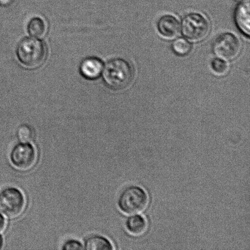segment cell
Here are the masks:
<instances>
[{"instance_id": "7", "label": "cell", "mask_w": 250, "mask_h": 250, "mask_svg": "<svg viewBox=\"0 0 250 250\" xmlns=\"http://www.w3.org/2000/svg\"><path fill=\"white\" fill-rule=\"evenodd\" d=\"M10 159L12 164L17 168L22 170L30 168L35 163V149L28 142H21L12 149Z\"/></svg>"}, {"instance_id": "13", "label": "cell", "mask_w": 250, "mask_h": 250, "mask_svg": "<svg viewBox=\"0 0 250 250\" xmlns=\"http://www.w3.org/2000/svg\"><path fill=\"white\" fill-rule=\"evenodd\" d=\"M47 26L45 21L41 17H34L29 21L28 24V32L34 38H42L45 36Z\"/></svg>"}, {"instance_id": "14", "label": "cell", "mask_w": 250, "mask_h": 250, "mask_svg": "<svg viewBox=\"0 0 250 250\" xmlns=\"http://www.w3.org/2000/svg\"><path fill=\"white\" fill-rule=\"evenodd\" d=\"M173 52L180 56H185L188 55L192 51V45L189 41L184 38H178L173 41L172 43Z\"/></svg>"}, {"instance_id": "6", "label": "cell", "mask_w": 250, "mask_h": 250, "mask_svg": "<svg viewBox=\"0 0 250 250\" xmlns=\"http://www.w3.org/2000/svg\"><path fill=\"white\" fill-rule=\"evenodd\" d=\"M24 197L18 188H7L0 193V211L7 217L21 214L24 208Z\"/></svg>"}, {"instance_id": "4", "label": "cell", "mask_w": 250, "mask_h": 250, "mask_svg": "<svg viewBox=\"0 0 250 250\" xmlns=\"http://www.w3.org/2000/svg\"><path fill=\"white\" fill-rule=\"evenodd\" d=\"M210 23L203 15L190 13L183 19L182 32L186 38L192 42H200L207 38L210 32Z\"/></svg>"}, {"instance_id": "3", "label": "cell", "mask_w": 250, "mask_h": 250, "mask_svg": "<svg viewBox=\"0 0 250 250\" xmlns=\"http://www.w3.org/2000/svg\"><path fill=\"white\" fill-rule=\"evenodd\" d=\"M148 202V193L144 188L131 185L122 191L119 197L118 207L125 214H134L146 209Z\"/></svg>"}, {"instance_id": "5", "label": "cell", "mask_w": 250, "mask_h": 250, "mask_svg": "<svg viewBox=\"0 0 250 250\" xmlns=\"http://www.w3.org/2000/svg\"><path fill=\"white\" fill-rule=\"evenodd\" d=\"M242 43L233 34H222L213 43V51L218 58L225 61H231L236 59L241 53Z\"/></svg>"}, {"instance_id": "8", "label": "cell", "mask_w": 250, "mask_h": 250, "mask_svg": "<svg viewBox=\"0 0 250 250\" xmlns=\"http://www.w3.org/2000/svg\"><path fill=\"white\" fill-rule=\"evenodd\" d=\"M158 29L159 33L164 38L172 39L180 33L181 25L175 16L169 14L164 15L158 21Z\"/></svg>"}, {"instance_id": "1", "label": "cell", "mask_w": 250, "mask_h": 250, "mask_svg": "<svg viewBox=\"0 0 250 250\" xmlns=\"http://www.w3.org/2000/svg\"><path fill=\"white\" fill-rule=\"evenodd\" d=\"M102 73L105 84L114 90L125 89L131 84L134 78L132 65L121 58L109 61L105 65Z\"/></svg>"}, {"instance_id": "15", "label": "cell", "mask_w": 250, "mask_h": 250, "mask_svg": "<svg viewBox=\"0 0 250 250\" xmlns=\"http://www.w3.org/2000/svg\"><path fill=\"white\" fill-rule=\"evenodd\" d=\"M210 66L213 72L219 76L227 75L229 70V65L227 61L218 58L211 61Z\"/></svg>"}, {"instance_id": "11", "label": "cell", "mask_w": 250, "mask_h": 250, "mask_svg": "<svg viewBox=\"0 0 250 250\" xmlns=\"http://www.w3.org/2000/svg\"><path fill=\"white\" fill-rule=\"evenodd\" d=\"M125 227L132 236H139L146 232L148 229V222L144 215H132L126 219Z\"/></svg>"}, {"instance_id": "10", "label": "cell", "mask_w": 250, "mask_h": 250, "mask_svg": "<svg viewBox=\"0 0 250 250\" xmlns=\"http://www.w3.org/2000/svg\"><path fill=\"white\" fill-rule=\"evenodd\" d=\"M104 65L102 61L95 57L85 59L80 65V73L85 79L94 80L97 79L102 74Z\"/></svg>"}, {"instance_id": "18", "label": "cell", "mask_w": 250, "mask_h": 250, "mask_svg": "<svg viewBox=\"0 0 250 250\" xmlns=\"http://www.w3.org/2000/svg\"><path fill=\"white\" fill-rule=\"evenodd\" d=\"M14 0H0V6L7 7L11 6Z\"/></svg>"}, {"instance_id": "17", "label": "cell", "mask_w": 250, "mask_h": 250, "mask_svg": "<svg viewBox=\"0 0 250 250\" xmlns=\"http://www.w3.org/2000/svg\"><path fill=\"white\" fill-rule=\"evenodd\" d=\"M62 249L63 250H83L84 249V247L77 240L70 239L63 244Z\"/></svg>"}, {"instance_id": "2", "label": "cell", "mask_w": 250, "mask_h": 250, "mask_svg": "<svg viewBox=\"0 0 250 250\" xmlns=\"http://www.w3.org/2000/svg\"><path fill=\"white\" fill-rule=\"evenodd\" d=\"M47 55L45 43L34 38H25L19 43L17 56L20 62L25 67L35 68L45 62Z\"/></svg>"}, {"instance_id": "12", "label": "cell", "mask_w": 250, "mask_h": 250, "mask_svg": "<svg viewBox=\"0 0 250 250\" xmlns=\"http://www.w3.org/2000/svg\"><path fill=\"white\" fill-rule=\"evenodd\" d=\"M84 249L87 250H112L114 247L109 239L102 236H92L85 240Z\"/></svg>"}, {"instance_id": "19", "label": "cell", "mask_w": 250, "mask_h": 250, "mask_svg": "<svg viewBox=\"0 0 250 250\" xmlns=\"http://www.w3.org/2000/svg\"><path fill=\"white\" fill-rule=\"evenodd\" d=\"M5 227V220L4 217L0 214V232L2 231L4 229Z\"/></svg>"}, {"instance_id": "16", "label": "cell", "mask_w": 250, "mask_h": 250, "mask_svg": "<svg viewBox=\"0 0 250 250\" xmlns=\"http://www.w3.org/2000/svg\"><path fill=\"white\" fill-rule=\"evenodd\" d=\"M17 137L21 142L30 143L33 141L34 134L33 129L28 125H22L17 129Z\"/></svg>"}, {"instance_id": "9", "label": "cell", "mask_w": 250, "mask_h": 250, "mask_svg": "<svg viewBox=\"0 0 250 250\" xmlns=\"http://www.w3.org/2000/svg\"><path fill=\"white\" fill-rule=\"evenodd\" d=\"M250 0H242L235 11V22L237 28L245 36L250 35Z\"/></svg>"}, {"instance_id": "20", "label": "cell", "mask_w": 250, "mask_h": 250, "mask_svg": "<svg viewBox=\"0 0 250 250\" xmlns=\"http://www.w3.org/2000/svg\"><path fill=\"white\" fill-rule=\"evenodd\" d=\"M2 246V237L1 236H0V249H1Z\"/></svg>"}, {"instance_id": "21", "label": "cell", "mask_w": 250, "mask_h": 250, "mask_svg": "<svg viewBox=\"0 0 250 250\" xmlns=\"http://www.w3.org/2000/svg\"><path fill=\"white\" fill-rule=\"evenodd\" d=\"M235 1H242V0H235Z\"/></svg>"}]
</instances>
